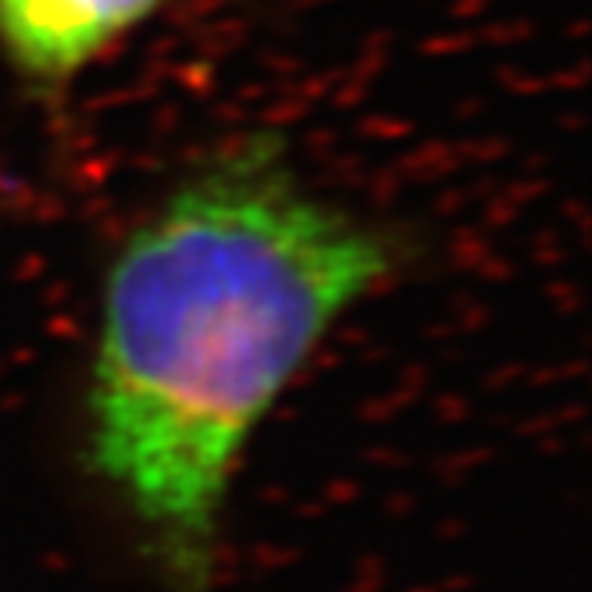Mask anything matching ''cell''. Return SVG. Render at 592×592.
I'll return each instance as SVG.
<instances>
[{"instance_id":"6da1fadb","label":"cell","mask_w":592,"mask_h":592,"mask_svg":"<svg viewBox=\"0 0 592 592\" xmlns=\"http://www.w3.org/2000/svg\"><path fill=\"white\" fill-rule=\"evenodd\" d=\"M390 272L382 236L272 144L193 175L125 239L89 382V457L200 582L243 443L329 325Z\"/></svg>"},{"instance_id":"7a4b0ae2","label":"cell","mask_w":592,"mask_h":592,"mask_svg":"<svg viewBox=\"0 0 592 592\" xmlns=\"http://www.w3.org/2000/svg\"><path fill=\"white\" fill-rule=\"evenodd\" d=\"M175 0H0V50L22 79L61 86Z\"/></svg>"}]
</instances>
